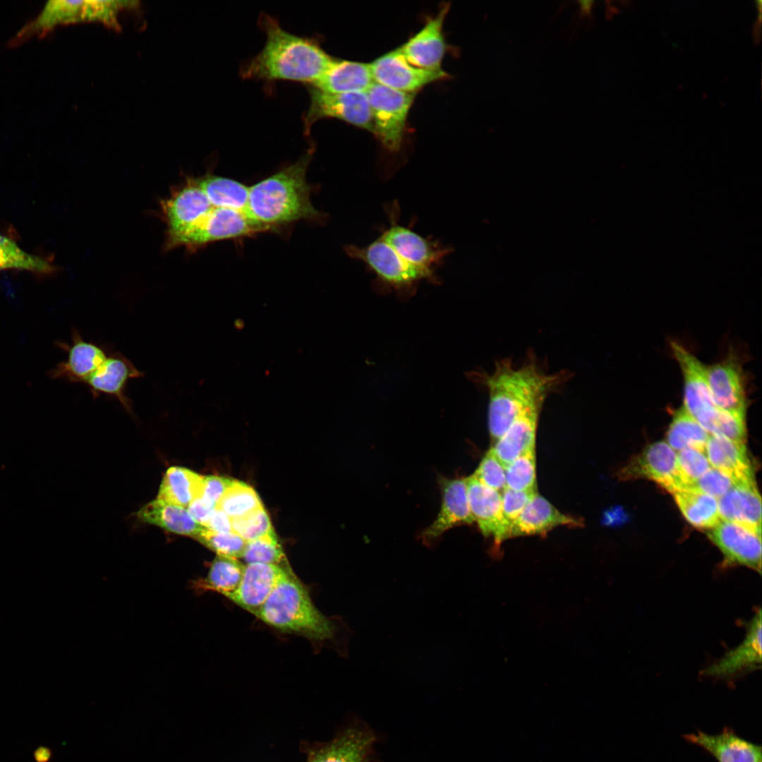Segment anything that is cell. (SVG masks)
<instances>
[{
  "label": "cell",
  "instance_id": "cell-22",
  "mask_svg": "<svg viewBox=\"0 0 762 762\" xmlns=\"http://www.w3.org/2000/svg\"><path fill=\"white\" fill-rule=\"evenodd\" d=\"M67 352V358L58 363L52 371V377L71 382L84 384L85 381L106 361L109 353L102 346L85 340L80 332L74 329L71 343L61 344Z\"/></svg>",
  "mask_w": 762,
  "mask_h": 762
},
{
  "label": "cell",
  "instance_id": "cell-5",
  "mask_svg": "<svg viewBox=\"0 0 762 762\" xmlns=\"http://www.w3.org/2000/svg\"><path fill=\"white\" fill-rule=\"evenodd\" d=\"M389 226L380 236L408 264L422 272L427 281L437 282L435 274L451 248L431 241L414 231L411 227L399 224V207L394 202L386 208Z\"/></svg>",
  "mask_w": 762,
  "mask_h": 762
},
{
  "label": "cell",
  "instance_id": "cell-15",
  "mask_svg": "<svg viewBox=\"0 0 762 762\" xmlns=\"http://www.w3.org/2000/svg\"><path fill=\"white\" fill-rule=\"evenodd\" d=\"M761 665V611L758 609L748 623L745 637L734 648L707 667L706 676L730 679L760 668Z\"/></svg>",
  "mask_w": 762,
  "mask_h": 762
},
{
  "label": "cell",
  "instance_id": "cell-6",
  "mask_svg": "<svg viewBox=\"0 0 762 762\" xmlns=\"http://www.w3.org/2000/svg\"><path fill=\"white\" fill-rule=\"evenodd\" d=\"M371 111L374 135L385 150L401 148L409 111L416 92L396 90L373 82L365 92Z\"/></svg>",
  "mask_w": 762,
  "mask_h": 762
},
{
  "label": "cell",
  "instance_id": "cell-7",
  "mask_svg": "<svg viewBox=\"0 0 762 762\" xmlns=\"http://www.w3.org/2000/svg\"><path fill=\"white\" fill-rule=\"evenodd\" d=\"M345 250L351 258L362 261L380 284L399 293L411 292L421 281L427 280L380 237L365 246L349 245Z\"/></svg>",
  "mask_w": 762,
  "mask_h": 762
},
{
  "label": "cell",
  "instance_id": "cell-37",
  "mask_svg": "<svg viewBox=\"0 0 762 762\" xmlns=\"http://www.w3.org/2000/svg\"><path fill=\"white\" fill-rule=\"evenodd\" d=\"M9 269L49 274L56 267L46 259L25 252L14 241L0 234V270Z\"/></svg>",
  "mask_w": 762,
  "mask_h": 762
},
{
  "label": "cell",
  "instance_id": "cell-9",
  "mask_svg": "<svg viewBox=\"0 0 762 762\" xmlns=\"http://www.w3.org/2000/svg\"><path fill=\"white\" fill-rule=\"evenodd\" d=\"M265 230L244 212L212 206L206 215L174 241L171 249L185 246L193 250L214 241L250 236Z\"/></svg>",
  "mask_w": 762,
  "mask_h": 762
},
{
  "label": "cell",
  "instance_id": "cell-14",
  "mask_svg": "<svg viewBox=\"0 0 762 762\" xmlns=\"http://www.w3.org/2000/svg\"><path fill=\"white\" fill-rule=\"evenodd\" d=\"M706 370L715 406L723 410L746 413L748 400L745 377L737 356L730 353L722 361L707 366Z\"/></svg>",
  "mask_w": 762,
  "mask_h": 762
},
{
  "label": "cell",
  "instance_id": "cell-26",
  "mask_svg": "<svg viewBox=\"0 0 762 762\" xmlns=\"http://www.w3.org/2000/svg\"><path fill=\"white\" fill-rule=\"evenodd\" d=\"M580 519L564 514L538 492L520 516L512 524L509 538L545 534L559 526H582Z\"/></svg>",
  "mask_w": 762,
  "mask_h": 762
},
{
  "label": "cell",
  "instance_id": "cell-23",
  "mask_svg": "<svg viewBox=\"0 0 762 762\" xmlns=\"http://www.w3.org/2000/svg\"><path fill=\"white\" fill-rule=\"evenodd\" d=\"M440 482L442 492L440 511L421 534L423 542L428 544L454 526L474 522L468 505L466 478H442Z\"/></svg>",
  "mask_w": 762,
  "mask_h": 762
},
{
  "label": "cell",
  "instance_id": "cell-3",
  "mask_svg": "<svg viewBox=\"0 0 762 762\" xmlns=\"http://www.w3.org/2000/svg\"><path fill=\"white\" fill-rule=\"evenodd\" d=\"M313 151L296 162L249 187L245 214L253 222L269 229L301 219H315L321 214L310 200V187L306 180Z\"/></svg>",
  "mask_w": 762,
  "mask_h": 762
},
{
  "label": "cell",
  "instance_id": "cell-12",
  "mask_svg": "<svg viewBox=\"0 0 762 762\" xmlns=\"http://www.w3.org/2000/svg\"><path fill=\"white\" fill-rule=\"evenodd\" d=\"M708 538L723 555L724 564L743 566L761 574V533L739 523L720 519Z\"/></svg>",
  "mask_w": 762,
  "mask_h": 762
},
{
  "label": "cell",
  "instance_id": "cell-28",
  "mask_svg": "<svg viewBox=\"0 0 762 762\" xmlns=\"http://www.w3.org/2000/svg\"><path fill=\"white\" fill-rule=\"evenodd\" d=\"M705 453L712 467L729 475L737 483L755 481L745 443L710 435Z\"/></svg>",
  "mask_w": 762,
  "mask_h": 762
},
{
  "label": "cell",
  "instance_id": "cell-1",
  "mask_svg": "<svg viewBox=\"0 0 762 762\" xmlns=\"http://www.w3.org/2000/svg\"><path fill=\"white\" fill-rule=\"evenodd\" d=\"M475 375L488 392V430L495 442L528 406L548 398L569 378L565 371L545 372L531 358L515 365L510 358H504L495 363L491 374L479 372Z\"/></svg>",
  "mask_w": 762,
  "mask_h": 762
},
{
  "label": "cell",
  "instance_id": "cell-30",
  "mask_svg": "<svg viewBox=\"0 0 762 762\" xmlns=\"http://www.w3.org/2000/svg\"><path fill=\"white\" fill-rule=\"evenodd\" d=\"M137 515L143 521L194 538L205 528L196 522L185 507L159 499L146 504L138 512Z\"/></svg>",
  "mask_w": 762,
  "mask_h": 762
},
{
  "label": "cell",
  "instance_id": "cell-24",
  "mask_svg": "<svg viewBox=\"0 0 762 762\" xmlns=\"http://www.w3.org/2000/svg\"><path fill=\"white\" fill-rule=\"evenodd\" d=\"M375 740L373 732L363 727H349L330 742L309 751L308 762H368Z\"/></svg>",
  "mask_w": 762,
  "mask_h": 762
},
{
  "label": "cell",
  "instance_id": "cell-8",
  "mask_svg": "<svg viewBox=\"0 0 762 762\" xmlns=\"http://www.w3.org/2000/svg\"><path fill=\"white\" fill-rule=\"evenodd\" d=\"M310 104L303 118V130L309 133L313 125L323 119H337L374 134L368 99L365 92H331L308 87Z\"/></svg>",
  "mask_w": 762,
  "mask_h": 762
},
{
  "label": "cell",
  "instance_id": "cell-32",
  "mask_svg": "<svg viewBox=\"0 0 762 762\" xmlns=\"http://www.w3.org/2000/svg\"><path fill=\"white\" fill-rule=\"evenodd\" d=\"M196 179L213 207L245 213L249 187L235 180L211 174Z\"/></svg>",
  "mask_w": 762,
  "mask_h": 762
},
{
  "label": "cell",
  "instance_id": "cell-27",
  "mask_svg": "<svg viewBox=\"0 0 762 762\" xmlns=\"http://www.w3.org/2000/svg\"><path fill=\"white\" fill-rule=\"evenodd\" d=\"M761 501L755 481L739 482L718 500L720 519L761 531Z\"/></svg>",
  "mask_w": 762,
  "mask_h": 762
},
{
  "label": "cell",
  "instance_id": "cell-36",
  "mask_svg": "<svg viewBox=\"0 0 762 762\" xmlns=\"http://www.w3.org/2000/svg\"><path fill=\"white\" fill-rule=\"evenodd\" d=\"M245 565L236 558L217 555L211 564L202 588L212 590L226 597L234 593L241 581Z\"/></svg>",
  "mask_w": 762,
  "mask_h": 762
},
{
  "label": "cell",
  "instance_id": "cell-21",
  "mask_svg": "<svg viewBox=\"0 0 762 762\" xmlns=\"http://www.w3.org/2000/svg\"><path fill=\"white\" fill-rule=\"evenodd\" d=\"M287 572L277 564H247L237 589L226 597L255 615Z\"/></svg>",
  "mask_w": 762,
  "mask_h": 762
},
{
  "label": "cell",
  "instance_id": "cell-10",
  "mask_svg": "<svg viewBox=\"0 0 762 762\" xmlns=\"http://www.w3.org/2000/svg\"><path fill=\"white\" fill-rule=\"evenodd\" d=\"M160 205L167 226L164 246L167 250H171L174 241L212 207L197 179L193 178L187 179L184 183L176 187Z\"/></svg>",
  "mask_w": 762,
  "mask_h": 762
},
{
  "label": "cell",
  "instance_id": "cell-13",
  "mask_svg": "<svg viewBox=\"0 0 762 762\" xmlns=\"http://www.w3.org/2000/svg\"><path fill=\"white\" fill-rule=\"evenodd\" d=\"M369 66L374 82L405 92H416L447 76L442 69L427 70L413 66L399 48L376 59Z\"/></svg>",
  "mask_w": 762,
  "mask_h": 762
},
{
  "label": "cell",
  "instance_id": "cell-20",
  "mask_svg": "<svg viewBox=\"0 0 762 762\" xmlns=\"http://www.w3.org/2000/svg\"><path fill=\"white\" fill-rule=\"evenodd\" d=\"M547 398L528 406L490 448L504 468L520 456L535 449L538 421Z\"/></svg>",
  "mask_w": 762,
  "mask_h": 762
},
{
  "label": "cell",
  "instance_id": "cell-49",
  "mask_svg": "<svg viewBox=\"0 0 762 762\" xmlns=\"http://www.w3.org/2000/svg\"><path fill=\"white\" fill-rule=\"evenodd\" d=\"M207 528L219 533L232 532L231 519L222 510L216 507L209 521L205 524Z\"/></svg>",
  "mask_w": 762,
  "mask_h": 762
},
{
  "label": "cell",
  "instance_id": "cell-4",
  "mask_svg": "<svg viewBox=\"0 0 762 762\" xmlns=\"http://www.w3.org/2000/svg\"><path fill=\"white\" fill-rule=\"evenodd\" d=\"M255 615L277 629L316 641L334 640L340 630L337 620L320 612L303 585L289 572Z\"/></svg>",
  "mask_w": 762,
  "mask_h": 762
},
{
  "label": "cell",
  "instance_id": "cell-19",
  "mask_svg": "<svg viewBox=\"0 0 762 762\" xmlns=\"http://www.w3.org/2000/svg\"><path fill=\"white\" fill-rule=\"evenodd\" d=\"M670 347L683 376L682 406L696 418L715 406L708 385L707 366L678 342L671 341Z\"/></svg>",
  "mask_w": 762,
  "mask_h": 762
},
{
  "label": "cell",
  "instance_id": "cell-18",
  "mask_svg": "<svg viewBox=\"0 0 762 762\" xmlns=\"http://www.w3.org/2000/svg\"><path fill=\"white\" fill-rule=\"evenodd\" d=\"M449 9V5L443 6L418 32L399 48L413 66L427 70L441 69L446 49L442 28Z\"/></svg>",
  "mask_w": 762,
  "mask_h": 762
},
{
  "label": "cell",
  "instance_id": "cell-48",
  "mask_svg": "<svg viewBox=\"0 0 762 762\" xmlns=\"http://www.w3.org/2000/svg\"><path fill=\"white\" fill-rule=\"evenodd\" d=\"M216 507L200 497L192 501L186 509L196 522L205 526Z\"/></svg>",
  "mask_w": 762,
  "mask_h": 762
},
{
  "label": "cell",
  "instance_id": "cell-29",
  "mask_svg": "<svg viewBox=\"0 0 762 762\" xmlns=\"http://www.w3.org/2000/svg\"><path fill=\"white\" fill-rule=\"evenodd\" d=\"M373 82L369 64L334 59L312 87L331 92H365Z\"/></svg>",
  "mask_w": 762,
  "mask_h": 762
},
{
  "label": "cell",
  "instance_id": "cell-41",
  "mask_svg": "<svg viewBox=\"0 0 762 762\" xmlns=\"http://www.w3.org/2000/svg\"><path fill=\"white\" fill-rule=\"evenodd\" d=\"M195 539L215 552L217 555L236 559L242 557L247 543L233 531L219 533L206 527Z\"/></svg>",
  "mask_w": 762,
  "mask_h": 762
},
{
  "label": "cell",
  "instance_id": "cell-38",
  "mask_svg": "<svg viewBox=\"0 0 762 762\" xmlns=\"http://www.w3.org/2000/svg\"><path fill=\"white\" fill-rule=\"evenodd\" d=\"M263 505L256 492L246 483L234 480L217 504L231 519L246 515Z\"/></svg>",
  "mask_w": 762,
  "mask_h": 762
},
{
  "label": "cell",
  "instance_id": "cell-25",
  "mask_svg": "<svg viewBox=\"0 0 762 762\" xmlns=\"http://www.w3.org/2000/svg\"><path fill=\"white\" fill-rule=\"evenodd\" d=\"M684 739L715 758L718 762H761V748L740 737L730 728L717 734L701 731L684 735Z\"/></svg>",
  "mask_w": 762,
  "mask_h": 762
},
{
  "label": "cell",
  "instance_id": "cell-44",
  "mask_svg": "<svg viewBox=\"0 0 762 762\" xmlns=\"http://www.w3.org/2000/svg\"><path fill=\"white\" fill-rule=\"evenodd\" d=\"M737 482L725 473L711 467L689 489L708 495L715 499L721 497Z\"/></svg>",
  "mask_w": 762,
  "mask_h": 762
},
{
  "label": "cell",
  "instance_id": "cell-33",
  "mask_svg": "<svg viewBox=\"0 0 762 762\" xmlns=\"http://www.w3.org/2000/svg\"><path fill=\"white\" fill-rule=\"evenodd\" d=\"M672 495L682 514L694 526L710 529L720 521L717 499L691 489L677 490Z\"/></svg>",
  "mask_w": 762,
  "mask_h": 762
},
{
  "label": "cell",
  "instance_id": "cell-47",
  "mask_svg": "<svg viewBox=\"0 0 762 762\" xmlns=\"http://www.w3.org/2000/svg\"><path fill=\"white\" fill-rule=\"evenodd\" d=\"M234 480L219 476H204L200 497L217 506L224 493Z\"/></svg>",
  "mask_w": 762,
  "mask_h": 762
},
{
  "label": "cell",
  "instance_id": "cell-2",
  "mask_svg": "<svg viewBox=\"0 0 762 762\" xmlns=\"http://www.w3.org/2000/svg\"><path fill=\"white\" fill-rule=\"evenodd\" d=\"M260 25L266 35L261 51L240 70L243 79L289 80L314 85L334 59L315 39L290 33L274 18L263 14Z\"/></svg>",
  "mask_w": 762,
  "mask_h": 762
},
{
  "label": "cell",
  "instance_id": "cell-16",
  "mask_svg": "<svg viewBox=\"0 0 762 762\" xmlns=\"http://www.w3.org/2000/svg\"><path fill=\"white\" fill-rule=\"evenodd\" d=\"M469 509L474 521L485 536H492L496 544L509 538V525L502 509L501 493L480 483L473 475L466 478Z\"/></svg>",
  "mask_w": 762,
  "mask_h": 762
},
{
  "label": "cell",
  "instance_id": "cell-45",
  "mask_svg": "<svg viewBox=\"0 0 762 762\" xmlns=\"http://www.w3.org/2000/svg\"><path fill=\"white\" fill-rule=\"evenodd\" d=\"M473 475L480 483L500 493L506 488L505 468L490 449Z\"/></svg>",
  "mask_w": 762,
  "mask_h": 762
},
{
  "label": "cell",
  "instance_id": "cell-11",
  "mask_svg": "<svg viewBox=\"0 0 762 762\" xmlns=\"http://www.w3.org/2000/svg\"><path fill=\"white\" fill-rule=\"evenodd\" d=\"M617 476L621 480L644 478L670 492L687 489L675 451L663 441L654 442L633 457Z\"/></svg>",
  "mask_w": 762,
  "mask_h": 762
},
{
  "label": "cell",
  "instance_id": "cell-40",
  "mask_svg": "<svg viewBox=\"0 0 762 762\" xmlns=\"http://www.w3.org/2000/svg\"><path fill=\"white\" fill-rule=\"evenodd\" d=\"M247 564L265 563L279 565L285 559L274 531L246 543L242 556Z\"/></svg>",
  "mask_w": 762,
  "mask_h": 762
},
{
  "label": "cell",
  "instance_id": "cell-50",
  "mask_svg": "<svg viewBox=\"0 0 762 762\" xmlns=\"http://www.w3.org/2000/svg\"><path fill=\"white\" fill-rule=\"evenodd\" d=\"M34 759L36 762H49L52 756V750L44 746H39L33 752Z\"/></svg>",
  "mask_w": 762,
  "mask_h": 762
},
{
  "label": "cell",
  "instance_id": "cell-46",
  "mask_svg": "<svg viewBox=\"0 0 762 762\" xmlns=\"http://www.w3.org/2000/svg\"><path fill=\"white\" fill-rule=\"evenodd\" d=\"M537 493V490L517 491L505 488L501 493L502 509L505 520L509 525L520 516L526 505Z\"/></svg>",
  "mask_w": 762,
  "mask_h": 762
},
{
  "label": "cell",
  "instance_id": "cell-31",
  "mask_svg": "<svg viewBox=\"0 0 762 762\" xmlns=\"http://www.w3.org/2000/svg\"><path fill=\"white\" fill-rule=\"evenodd\" d=\"M203 478V476L190 469L170 467L164 473L157 499L187 508L200 497Z\"/></svg>",
  "mask_w": 762,
  "mask_h": 762
},
{
  "label": "cell",
  "instance_id": "cell-17",
  "mask_svg": "<svg viewBox=\"0 0 762 762\" xmlns=\"http://www.w3.org/2000/svg\"><path fill=\"white\" fill-rule=\"evenodd\" d=\"M144 373L120 352L109 353L101 366L84 383L96 399L100 395L117 399L128 411L132 412L131 399L126 394V386L133 379L143 377Z\"/></svg>",
  "mask_w": 762,
  "mask_h": 762
},
{
  "label": "cell",
  "instance_id": "cell-39",
  "mask_svg": "<svg viewBox=\"0 0 762 762\" xmlns=\"http://www.w3.org/2000/svg\"><path fill=\"white\" fill-rule=\"evenodd\" d=\"M506 488L517 490H536V452L531 450L505 468Z\"/></svg>",
  "mask_w": 762,
  "mask_h": 762
},
{
  "label": "cell",
  "instance_id": "cell-42",
  "mask_svg": "<svg viewBox=\"0 0 762 762\" xmlns=\"http://www.w3.org/2000/svg\"><path fill=\"white\" fill-rule=\"evenodd\" d=\"M233 532L246 542L255 540L274 531L269 516L264 507L231 519Z\"/></svg>",
  "mask_w": 762,
  "mask_h": 762
},
{
  "label": "cell",
  "instance_id": "cell-34",
  "mask_svg": "<svg viewBox=\"0 0 762 762\" xmlns=\"http://www.w3.org/2000/svg\"><path fill=\"white\" fill-rule=\"evenodd\" d=\"M709 436L682 406L673 412L667 431V443L675 451L694 448L705 452Z\"/></svg>",
  "mask_w": 762,
  "mask_h": 762
},
{
  "label": "cell",
  "instance_id": "cell-43",
  "mask_svg": "<svg viewBox=\"0 0 762 762\" xmlns=\"http://www.w3.org/2000/svg\"><path fill=\"white\" fill-rule=\"evenodd\" d=\"M677 456L679 470L687 483V489L712 467L703 451L685 448L679 451Z\"/></svg>",
  "mask_w": 762,
  "mask_h": 762
},
{
  "label": "cell",
  "instance_id": "cell-35",
  "mask_svg": "<svg viewBox=\"0 0 762 762\" xmlns=\"http://www.w3.org/2000/svg\"><path fill=\"white\" fill-rule=\"evenodd\" d=\"M746 413L732 412L713 406L694 418L710 435L746 442Z\"/></svg>",
  "mask_w": 762,
  "mask_h": 762
}]
</instances>
